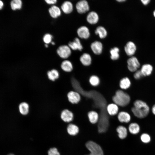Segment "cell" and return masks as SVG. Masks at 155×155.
Returning a JSON list of instances; mask_svg holds the SVG:
<instances>
[{"instance_id":"obj_1","label":"cell","mask_w":155,"mask_h":155,"mask_svg":"<svg viewBox=\"0 0 155 155\" xmlns=\"http://www.w3.org/2000/svg\"><path fill=\"white\" fill-rule=\"evenodd\" d=\"M133 106L131 108L132 113L136 117L140 119L144 118L148 115L150 111L149 106L145 102L140 100H135Z\"/></svg>"},{"instance_id":"obj_2","label":"cell","mask_w":155,"mask_h":155,"mask_svg":"<svg viewBox=\"0 0 155 155\" xmlns=\"http://www.w3.org/2000/svg\"><path fill=\"white\" fill-rule=\"evenodd\" d=\"M112 100L113 103L119 106L124 107L129 103L131 98L127 93L121 89H118L112 97Z\"/></svg>"},{"instance_id":"obj_3","label":"cell","mask_w":155,"mask_h":155,"mask_svg":"<svg viewBox=\"0 0 155 155\" xmlns=\"http://www.w3.org/2000/svg\"><path fill=\"white\" fill-rule=\"evenodd\" d=\"M86 146L90 152V153L86 155H103L102 150L98 144L92 141H88Z\"/></svg>"},{"instance_id":"obj_4","label":"cell","mask_w":155,"mask_h":155,"mask_svg":"<svg viewBox=\"0 0 155 155\" xmlns=\"http://www.w3.org/2000/svg\"><path fill=\"white\" fill-rule=\"evenodd\" d=\"M127 67L131 72H135L140 67V63L136 57L133 56L129 58L127 60Z\"/></svg>"},{"instance_id":"obj_5","label":"cell","mask_w":155,"mask_h":155,"mask_svg":"<svg viewBox=\"0 0 155 155\" xmlns=\"http://www.w3.org/2000/svg\"><path fill=\"white\" fill-rule=\"evenodd\" d=\"M58 55L61 58L67 59L71 54V49L68 46L63 45L59 46L57 51Z\"/></svg>"},{"instance_id":"obj_6","label":"cell","mask_w":155,"mask_h":155,"mask_svg":"<svg viewBox=\"0 0 155 155\" xmlns=\"http://www.w3.org/2000/svg\"><path fill=\"white\" fill-rule=\"evenodd\" d=\"M67 96L69 101L73 104L79 103L81 100L80 94L75 91L72 90L69 92Z\"/></svg>"},{"instance_id":"obj_7","label":"cell","mask_w":155,"mask_h":155,"mask_svg":"<svg viewBox=\"0 0 155 155\" xmlns=\"http://www.w3.org/2000/svg\"><path fill=\"white\" fill-rule=\"evenodd\" d=\"M75 7L77 12L80 14L85 13L90 9L88 3L86 0L79 1L76 3Z\"/></svg>"},{"instance_id":"obj_8","label":"cell","mask_w":155,"mask_h":155,"mask_svg":"<svg viewBox=\"0 0 155 155\" xmlns=\"http://www.w3.org/2000/svg\"><path fill=\"white\" fill-rule=\"evenodd\" d=\"M124 51L126 55L130 57L133 56L137 50L135 44L131 41L128 42L124 48Z\"/></svg>"},{"instance_id":"obj_9","label":"cell","mask_w":155,"mask_h":155,"mask_svg":"<svg viewBox=\"0 0 155 155\" xmlns=\"http://www.w3.org/2000/svg\"><path fill=\"white\" fill-rule=\"evenodd\" d=\"M62 120L65 122L69 123L72 121L74 117L73 112L68 109L63 110L61 114Z\"/></svg>"},{"instance_id":"obj_10","label":"cell","mask_w":155,"mask_h":155,"mask_svg":"<svg viewBox=\"0 0 155 155\" xmlns=\"http://www.w3.org/2000/svg\"><path fill=\"white\" fill-rule=\"evenodd\" d=\"M117 117L119 121L121 123H128L131 120L130 114L125 111L119 112L117 115Z\"/></svg>"},{"instance_id":"obj_11","label":"cell","mask_w":155,"mask_h":155,"mask_svg":"<svg viewBox=\"0 0 155 155\" xmlns=\"http://www.w3.org/2000/svg\"><path fill=\"white\" fill-rule=\"evenodd\" d=\"M106 109L108 114L110 116L117 115L119 111V106L114 103L108 104L106 106Z\"/></svg>"},{"instance_id":"obj_12","label":"cell","mask_w":155,"mask_h":155,"mask_svg":"<svg viewBox=\"0 0 155 155\" xmlns=\"http://www.w3.org/2000/svg\"><path fill=\"white\" fill-rule=\"evenodd\" d=\"M91 49L93 53L96 55H100L102 51L103 45L100 41H95L90 45Z\"/></svg>"},{"instance_id":"obj_13","label":"cell","mask_w":155,"mask_h":155,"mask_svg":"<svg viewBox=\"0 0 155 155\" xmlns=\"http://www.w3.org/2000/svg\"><path fill=\"white\" fill-rule=\"evenodd\" d=\"M77 33L78 36L82 39H87L90 35L89 29L85 26L79 27L77 30Z\"/></svg>"},{"instance_id":"obj_14","label":"cell","mask_w":155,"mask_h":155,"mask_svg":"<svg viewBox=\"0 0 155 155\" xmlns=\"http://www.w3.org/2000/svg\"><path fill=\"white\" fill-rule=\"evenodd\" d=\"M99 19L98 14L94 11L90 12L86 17L87 22L91 24H96L98 22Z\"/></svg>"},{"instance_id":"obj_15","label":"cell","mask_w":155,"mask_h":155,"mask_svg":"<svg viewBox=\"0 0 155 155\" xmlns=\"http://www.w3.org/2000/svg\"><path fill=\"white\" fill-rule=\"evenodd\" d=\"M80 60L83 65L88 67L91 64L92 59L89 54L85 53L80 57Z\"/></svg>"},{"instance_id":"obj_16","label":"cell","mask_w":155,"mask_h":155,"mask_svg":"<svg viewBox=\"0 0 155 155\" xmlns=\"http://www.w3.org/2000/svg\"><path fill=\"white\" fill-rule=\"evenodd\" d=\"M68 45L70 48L73 50H78L82 51L83 49L80 41L78 38H75L73 41L70 42Z\"/></svg>"},{"instance_id":"obj_17","label":"cell","mask_w":155,"mask_h":155,"mask_svg":"<svg viewBox=\"0 0 155 155\" xmlns=\"http://www.w3.org/2000/svg\"><path fill=\"white\" fill-rule=\"evenodd\" d=\"M88 117L89 122L92 124H96L97 123L99 119L98 113L94 110H91L88 112Z\"/></svg>"},{"instance_id":"obj_18","label":"cell","mask_w":155,"mask_h":155,"mask_svg":"<svg viewBox=\"0 0 155 155\" xmlns=\"http://www.w3.org/2000/svg\"><path fill=\"white\" fill-rule=\"evenodd\" d=\"M131 85V81L130 79L127 77L123 78L119 81V86L122 90L127 89L130 88Z\"/></svg>"},{"instance_id":"obj_19","label":"cell","mask_w":155,"mask_h":155,"mask_svg":"<svg viewBox=\"0 0 155 155\" xmlns=\"http://www.w3.org/2000/svg\"><path fill=\"white\" fill-rule=\"evenodd\" d=\"M116 131L118 133L119 138L123 140L127 137L128 135L127 128L123 125H119L116 129Z\"/></svg>"},{"instance_id":"obj_20","label":"cell","mask_w":155,"mask_h":155,"mask_svg":"<svg viewBox=\"0 0 155 155\" xmlns=\"http://www.w3.org/2000/svg\"><path fill=\"white\" fill-rule=\"evenodd\" d=\"M67 130L68 134L72 136L77 135L79 131V127L73 123H70L67 125Z\"/></svg>"},{"instance_id":"obj_21","label":"cell","mask_w":155,"mask_h":155,"mask_svg":"<svg viewBox=\"0 0 155 155\" xmlns=\"http://www.w3.org/2000/svg\"><path fill=\"white\" fill-rule=\"evenodd\" d=\"M140 70L143 76H148L152 73L153 67L150 64H145L142 66Z\"/></svg>"},{"instance_id":"obj_22","label":"cell","mask_w":155,"mask_h":155,"mask_svg":"<svg viewBox=\"0 0 155 155\" xmlns=\"http://www.w3.org/2000/svg\"><path fill=\"white\" fill-rule=\"evenodd\" d=\"M61 9L64 13L69 14L72 12L73 6L72 3L69 1L64 2L61 6Z\"/></svg>"},{"instance_id":"obj_23","label":"cell","mask_w":155,"mask_h":155,"mask_svg":"<svg viewBox=\"0 0 155 155\" xmlns=\"http://www.w3.org/2000/svg\"><path fill=\"white\" fill-rule=\"evenodd\" d=\"M49 11L51 16L56 18L61 15V11L59 8L55 5H53L49 8Z\"/></svg>"},{"instance_id":"obj_24","label":"cell","mask_w":155,"mask_h":155,"mask_svg":"<svg viewBox=\"0 0 155 155\" xmlns=\"http://www.w3.org/2000/svg\"><path fill=\"white\" fill-rule=\"evenodd\" d=\"M61 67L63 71L67 72L71 71L73 68L72 63L68 60H64L62 62Z\"/></svg>"},{"instance_id":"obj_25","label":"cell","mask_w":155,"mask_h":155,"mask_svg":"<svg viewBox=\"0 0 155 155\" xmlns=\"http://www.w3.org/2000/svg\"><path fill=\"white\" fill-rule=\"evenodd\" d=\"M140 127L139 125L136 123H131L129 125L128 130L131 134L135 135L140 132Z\"/></svg>"},{"instance_id":"obj_26","label":"cell","mask_w":155,"mask_h":155,"mask_svg":"<svg viewBox=\"0 0 155 155\" xmlns=\"http://www.w3.org/2000/svg\"><path fill=\"white\" fill-rule=\"evenodd\" d=\"M88 81L90 84L94 87L98 86L100 83L99 77L95 75H91L89 78Z\"/></svg>"},{"instance_id":"obj_27","label":"cell","mask_w":155,"mask_h":155,"mask_svg":"<svg viewBox=\"0 0 155 155\" xmlns=\"http://www.w3.org/2000/svg\"><path fill=\"white\" fill-rule=\"evenodd\" d=\"M95 33L98 35L100 38L101 39L105 38L107 34L106 30L103 27L99 26L97 27L95 31Z\"/></svg>"},{"instance_id":"obj_28","label":"cell","mask_w":155,"mask_h":155,"mask_svg":"<svg viewBox=\"0 0 155 155\" xmlns=\"http://www.w3.org/2000/svg\"><path fill=\"white\" fill-rule=\"evenodd\" d=\"M29 106L26 102H23L20 104L19 106L20 112L22 115H27L29 112Z\"/></svg>"},{"instance_id":"obj_29","label":"cell","mask_w":155,"mask_h":155,"mask_svg":"<svg viewBox=\"0 0 155 155\" xmlns=\"http://www.w3.org/2000/svg\"><path fill=\"white\" fill-rule=\"evenodd\" d=\"M47 75L49 80L53 81L58 79L59 77V73L56 69H53L48 71Z\"/></svg>"},{"instance_id":"obj_30","label":"cell","mask_w":155,"mask_h":155,"mask_svg":"<svg viewBox=\"0 0 155 155\" xmlns=\"http://www.w3.org/2000/svg\"><path fill=\"white\" fill-rule=\"evenodd\" d=\"M119 49L117 47L111 48L110 50L111 54L110 58L113 61L118 60L119 58L120 55L119 53Z\"/></svg>"},{"instance_id":"obj_31","label":"cell","mask_w":155,"mask_h":155,"mask_svg":"<svg viewBox=\"0 0 155 155\" xmlns=\"http://www.w3.org/2000/svg\"><path fill=\"white\" fill-rule=\"evenodd\" d=\"M11 8L13 10L20 9L22 8V2L20 0H13L10 3Z\"/></svg>"},{"instance_id":"obj_32","label":"cell","mask_w":155,"mask_h":155,"mask_svg":"<svg viewBox=\"0 0 155 155\" xmlns=\"http://www.w3.org/2000/svg\"><path fill=\"white\" fill-rule=\"evenodd\" d=\"M140 139L142 142L144 143H148L151 141L150 135L147 133H143L140 136Z\"/></svg>"},{"instance_id":"obj_33","label":"cell","mask_w":155,"mask_h":155,"mask_svg":"<svg viewBox=\"0 0 155 155\" xmlns=\"http://www.w3.org/2000/svg\"><path fill=\"white\" fill-rule=\"evenodd\" d=\"M52 37V36L51 34H46L43 37V40L46 44H49L51 42Z\"/></svg>"},{"instance_id":"obj_34","label":"cell","mask_w":155,"mask_h":155,"mask_svg":"<svg viewBox=\"0 0 155 155\" xmlns=\"http://www.w3.org/2000/svg\"><path fill=\"white\" fill-rule=\"evenodd\" d=\"M48 155H60L57 148H53L49 149L48 152Z\"/></svg>"},{"instance_id":"obj_35","label":"cell","mask_w":155,"mask_h":155,"mask_svg":"<svg viewBox=\"0 0 155 155\" xmlns=\"http://www.w3.org/2000/svg\"><path fill=\"white\" fill-rule=\"evenodd\" d=\"M143 76L140 70H137L135 72L133 75L134 78L136 80L139 79Z\"/></svg>"},{"instance_id":"obj_36","label":"cell","mask_w":155,"mask_h":155,"mask_svg":"<svg viewBox=\"0 0 155 155\" xmlns=\"http://www.w3.org/2000/svg\"><path fill=\"white\" fill-rule=\"evenodd\" d=\"M45 1L47 3L49 4H54L57 2L56 0H45Z\"/></svg>"},{"instance_id":"obj_37","label":"cell","mask_w":155,"mask_h":155,"mask_svg":"<svg viewBox=\"0 0 155 155\" xmlns=\"http://www.w3.org/2000/svg\"><path fill=\"white\" fill-rule=\"evenodd\" d=\"M141 1L143 5H146L150 3V0H141Z\"/></svg>"},{"instance_id":"obj_38","label":"cell","mask_w":155,"mask_h":155,"mask_svg":"<svg viewBox=\"0 0 155 155\" xmlns=\"http://www.w3.org/2000/svg\"><path fill=\"white\" fill-rule=\"evenodd\" d=\"M152 113L155 115V104H154L152 108Z\"/></svg>"},{"instance_id":"obj_39","label":"cell","mask_w":155,"mask_h":155,"mask_svg":"<svg viewBox=\"0 0 155 155\" xmlns=\"http://www.w3.org/2000/svg\"><path fill=\"white\" fill-rule=\"evenodd\" d=\"M4 4L3 2L1 0H0V10L1 9L3 6Z\"/></svg>"},{"instance_id":"obj_40","label":"cell","mask_w":155,"mask_h":155,"mask_svg":"<svg viewBox=\"0 0 155 155\" xmlns=\"http://www.w3.org/2000/svg\"><path fill=\"white\" fill-rule=\"evenodd\" d=\"M117 1L119 2H122L125 1L126 0H117Z\"/></svg>"},{"instance_id":"obj_41","label":"cell","mask_w":155,"mask_h":155,"mask_svg":"<svg viewBox=\"0 0 155 155\" xmlns=\"http://www.w3.org/2000/svg\"><path fill=\"white\" fill-rule=\"evenodd\" d=\"M153 15L155 18V10L153 12Z\"/></svg>"},{"instance_id":"obj_42","label":"cell","mask_w":155,"mask_h":155,"mask_svg":"<svg viewBox=\"0 0 155 155\" xmlns=\"http://www.w3.org/2000/svg\"><path fill=\"white\" fill-rule=\"evenodd\" d=\"M51 43L52 44H53V45H54L55 44V42H51Z\"/></svg>"},{"instance_id":"obj_43","label":"cell","mask_w":155,"mask_h":155,"mask_svg":"<svg viewBox=\"0 0 155 155\" xmlns=\"http://www.w3.org/2000/svg\"><path fill=\"white\" fill-rule=\"evenodd\" d=\"M45 46L46 47H48V45H47V44H45Z\"/></svg>"},{"instance_id":"obj_44","label":"cell","mask_w":155,"mask_h":155,"mask_svg":"<svg viewBox=\"0 0 155 155\" xmlns=\"http://www.w3.org/2000/svg\"><path fill=\"white\" fill-rule=\"evenodd\" d=\"M8 155H14L13 154H10Z\"/></svg>"}]
</instances>
